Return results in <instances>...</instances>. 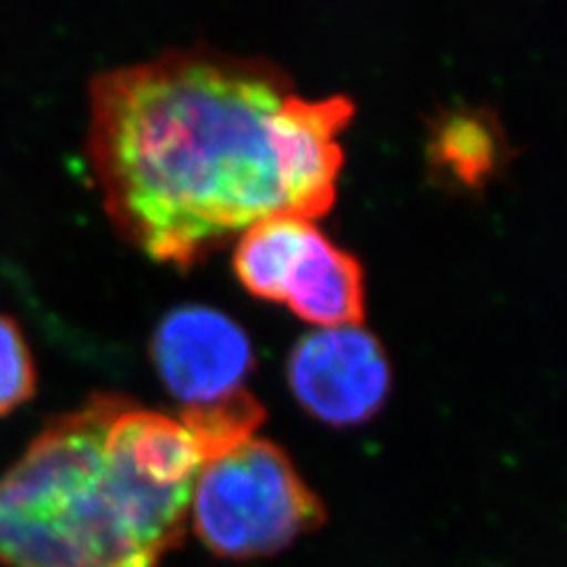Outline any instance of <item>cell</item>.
<instances>
[{
    "mask_svg": "<svg viewBox=\"0 0 567 567\" xmlns=\"http://www.w3.org/2000/svg\"><path fill=\"white\" fill-rule=\"evenodd\" d=\"M154 364L175 398L206 404L235 393L254 364L246 331L206 306H181L158 322Z\"/></svg>",
    "mask_w": 567,
    "mask_h": 567,
    "instance_id": "8992f818",
    "label": "cell"
},
{
    "mask_svg": "<svg viewBox=\"0 0 567 567\" xmlns=\"http://www.w3.org/2000/svg\"><path fill=\"white\" fill-rule=\"evenodd\" d=\"M235 272L254 296L287 303L308 322L346 327L364 317L360 260L310 218L272 216L246 227L235 251Z\"/></svg>",
    "mask_w": 567,
    "mask_h": 567,
    "instance_id": "277c9868",
    "label": "cell"
},
{
    "mask_svg": "<svg viewBox=\"0 0 567 567\" xmlns=\"http://www.w3.org/2000/svg\"><path fill=\"white\" fill-rule=\"evenodd\" d=\"M35 390V367L22 329L0 312V416L24 404Z\"/></svg>",
    "mask_w": 567,
    "mask_h": 567,
    "instance_id": "9c48e42d",
    "label": "cell"
},
{
    "mask_svg": "<svg viewBox=\"0 0 567 567\" xmlns=\"http://www.w3.org/2000/svg\"><path fill=\"white\" fill-rule=\"evenodd\" d=\"M352 112L268 60L168 50L93 79L87 156L118 233L187 268L265 218L327 213Z\"/></svg>",
    "mask_w": 567,
    "mask_h": 567,
    "instance_id": "6da1fadb",
    "label": "cell"
},
{
    "mask_svg": "<svg viewBox=\"0 0 567 567\" xmlns=\"http://www.w3.org/2000/svg\"><path fill=\"white\" fill-rule=\"evenodd\" d=\"M189 508L199 539L235 560L277 554L324 523L322 502L287 452L260 437L206 461Z\"/></svg>",
    "mask_w": 567,
    "mask_h": 567,
    "instance_id": "3957f363",
    "label": "cell"
},
{
    "mask_svg": "<svg viewBox=\"0 0 567 567\" xmlns=\"http://www.w3.org/2000/svg\"><path fill=\"white\" fill-rule=\"evenodd\" d=\"M262 419L265 410L260 402L244 388L206 404H189L181 416L197 442L204 464L254 437Z\"/></svg>",
    "mask_w": 567,
    "mask_h": 567,
    "instance_id": "52a82bcc",
    "label": "cell"
},
{
    "mask_svg": "<svg viewBox=\"0 0 567 567\" xmlns=\"http://www.w3.org/2000/svg\"><path fill=\"white\" fill-rule=\"evenodd\" d=\"M433 150L437 162L466 183H475L494 164L492 126L477 114H454L440 123Z\"/></svg>",
    "mask_w": 567,
    "mask_h": 567,
    "instance_id": "ba28073f",
    "label": "cell"
},
{
    "mask_svg": "<svg viewBox=\"0 0 567 567\" xmlns=\"http://www.w3.org/2000/svg\"><path fill=\"white\" fill-rule=\"evenodd\" d=\"M202 466L181 419L95 395L0 473V563L158 567L183 537Z\"/></svg>",
    "mask_w": 567,
    "mask_h": 567,
    "instance_id": "7a4b0ae2",
    "label": "cell"
},
{
    "mask_svg": "<svg viewBox=\"0 0 567 567\" xmlns=\"http://www.w3.org/2000/svg\"><path fill=\"white\" fill-rule=\"evenodd\" d=\"M287 371L300 404L336 425L374 416L390 388L388 354L360 324L322 327L303 336Z\"/></svg>",
    "mask_w": 567,
    "mask_h": 567,
    "instance_id": "5b68a950",
    "label": "cell"
}]
</instances>
